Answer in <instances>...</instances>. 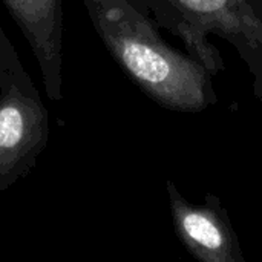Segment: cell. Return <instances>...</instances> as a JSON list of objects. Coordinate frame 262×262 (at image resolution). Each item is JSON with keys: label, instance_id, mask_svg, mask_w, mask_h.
<instances>
[{"label": "cell", "instance_id": "cell-6", "mask_svg": "<svg viewBox=\"0 0 262 262\" xmlns=\"http://www.w3.org/2000/svg\"><path fill=\"white\" fill-rule=\"evenodd\" d=\"M21 66L23 64L17 55V51L0 23V89Z\"/></svg>", "mask_w": 262, "mask_h": 262}, {"label": "cell", "instance_id": "cell-1", "mask_svg": "<svg viewBox=\"0 0 262 262\" xmlns=\"http://www.w3.org/2000/svg\"><path fill=\"white\" fill-rule=\"evenodd\" d=\"M94 29L124 74L155 103L201 112L216 103L207 69L166 43L134 0H83Z\"/></svg>", "mask_w": 262, "mask_h": 262}, {"label": "cell", "instance_id": "cell-5", "mask_svg": "<svg viewBox=\"0 0 262 262\" xmlns=\"http://www.w3.org/2000/svg\"><path fill=\"white\" fill-rule=\"evenodd\" d=\"M38 63L48 98H63V0H0Z\"/></svg>", "mask_w": 262, "mask_h": 262}, {"label": "cell", "instance_id": "cell-3", "mask_svg": "<svg viewBox=\"0 0 262 262\" xmlns=\"http://www.w3.org/2000/svg\"><path fill=\"white\" fill-rule=\"evenodd\" d=\"M49 134V112L21 66L0 89V193L35 167Z\"/></svg>", "mask_w": 262, "mask_h": 262}, {"label": "cell", "instance_id": "cell-2", "mask_svg": "<svg viewBox=\"0 0 262 262\" xmlns=\"http://www.w3.org/2000/svg\"><path fill=\"white\" fill-rule=\"evenodd\" d=\"M157 25L178 35L189 55L213 77L226 64L209 32L226 38L253 74L262 100V0H134Z\"/></svg>", "mask_w": 262, "mask_h": 262}, {"label": "cell", "instance_id": "cell-4", "mask_svg": "<svg viewBox=\"0 0 262 262\" xmlns=\"http://www.w3.org/2000/svg\"><path fill=\"white\" fill-rule=\"evenodd\" d=\"M175 233L200 262H247L227 210L216 195L201 204L187 201L172 180L166 181Z\"/></svg>", "mask_w": 262, "mask_h": 262}]
</instances>
